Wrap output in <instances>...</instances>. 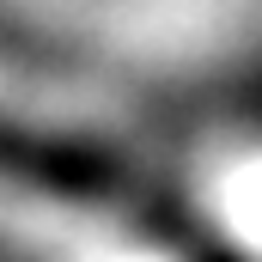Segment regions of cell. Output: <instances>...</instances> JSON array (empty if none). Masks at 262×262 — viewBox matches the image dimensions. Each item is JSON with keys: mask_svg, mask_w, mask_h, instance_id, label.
<instances>
[{"mask_svg": "<svg viewBox=\"0 0 262 262\" xmlns=\"http://www.w3.org/2000/svg\"><path fill=\"white\" fill-rule=\"evenodd\" d=\"M0 177H12L25 189H43V195H61V201H104V195H116L122 165L104 146L0 122Z\"/></svg>", "mask_w": 262, "mask_h": 262, "instance_id": "cell-1", "label": "cell"}]
</instances>
